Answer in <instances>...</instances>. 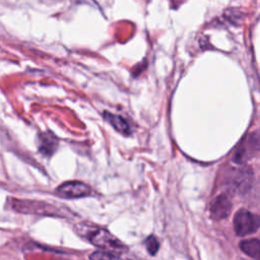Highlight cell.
Wrapping results in <instances>:
<instances>
[{
    "instance_id": "cell-12",
    "label": "cell",
    "mask_w": 260,
    "mask_h": 260,
    "mask_svg": "<svg viewBox=\"0 0 260 260\" xmlns=\"http://www.w3.org/2000/svg\"><path fill=\"white\" fill-rule=\"evenodd\" d=\"M125 260H140V259H134V258H128V259H125Z\"/></svg>"
},
{
    "instance_id": "cell-11",
    "label": "cell",
    "mask_w": 260,
    "mask_h": 260,
    "mask_svg": "<svg viewBox=\"0 0 260 260\" xmlns=\"http://www.w3.org/2000/svg\"><path fill=\"white\" fill-rule=\"evenodd\" d=\"M145 247L150 255H155L159 249V243L154 236H149L145 241Z\"/></svg>"
},
{
    "instance_id": "cell-6",
    "label": "cell",
    "mask_w": 260,
    "mask_h": 260,
    "mask_svg": "<svg viewBox=\"0 0 260 260\" xmlns=\"http://www.w3.org/2000/svg\"><path fill=\"white\" fill-rule=\"evenodd\" d=\"M233 204L230 197L225 194H220L215 197L210 204V214L214 219H222L231 213Z\"/></svg>"
},
{
    "instance_id": "cell-5",
    "label": "cell",
    "mask_w": 260,
    "mask_h": 260,
    "mask_svg": "<svg viewBox=\"0 0 260 260\" xmlns=\"http://www.w3.org/2000/svg\"><path fill=\"white\" fill-rule=\"evenodd\" d=\"M57 194L65 198H80L88 196L90 193V188L86 184L79 181L65 182L60 185L57 190Z\"/></svg>"
},
{
    "instance_id": "cell-2",
    "label": "cell",
    "mask_w": 260,
    "mask_h": 260,
    "mask_svg": "<svg viewBox=\"0 0 260 260\" xmlns=\"http://www.w3.org/2000/svg\"><path fill=\"white\" fill-rule=\"evenodd\" d=\"M88 241L94 246L102 248L106 251L114 252V251H122L124 249V245L117 239L114 235H112L109 231L105 229H94L90 231L88 234Z\"/></svg>"
},
{
    "instance_id": "cell-3",
    "label": "cell",
    "mask_w": 260,
    "mask_h": 260,
    "mask_svg": "<svg viewBox=\"0 0 260 260\" xmlns=\"http://www.w3.org/2000/svg\"><path fill=\"white\" fill-rule=\"evenodd\" d=\"M258 151H260V131H254L242 140L235 153L234 160L243 164Z\"/></svg>"
},
{
    "instance_id": "cell-9",
    "label": "cell",
    "mask_w": 260,
    "mask_h": 260,
    "mask_svg": "<svg viewBox=\"0 0 260 260\" xmlns=\"http://www.w3.org/2000/svg\"><path fill=\"white\" fill-rule=\"evenodd\" d=\"M58 145L57 138L52 133H46L41 135V141L39 149L45 155H51Z\"/></svg>"
},
{
    "instance_id": "cell-7",
    "label": "cell",
    "mask_w": 260,
    "mask_h": 260,
    "mask_svg": "<svg viewBox=\"0 0 260 260\" xmlns=\"http://www.w3.org/2000/svg\"><path fill=\"white\" fill-rule=\"evenodd\" d=\"M239 247L249 257L255 260H260V240L258 239L244 240L240 243Z\"/></svg>"
},
{
    "instance_id": "cell-8",
    "label": "cell",
    "mask_w": 260,
    "mask_h": 260,
    "mask_svg": "<svg viewBox=\"0 0 260 260\" xmlns=\"http://www.w3.org/2000/svg\"><path fill=\"white\" fill-rule=\"evenodd\" d=\"M105 119L120 133L124 135H128L130 133V126L125 119L120 116L111 114L109 112L105 113Z\"/></svg>"
},
{
    "instance_id": "cell-10",
    "label": "cell",
    "mask_w": 260,
    "mask_h": 260,
    "mask_svg": "<svg viewBox=\"0 0 260 260\" xmlns=\"http://www.w3.org/2000/svg\"><path fill=\"white\" fill-rule=\"evenodd\" d=\"M90 260H120L119 257L110 251H94L89 255Z\"/></svg>"
},
{
    "instance_id": "cell-4",
    "label": "cell",
    "mask_w": 260,
    "mask_h": 260,
    "mask_svg": "<svg viewBox=\"0 0 260 260\" xmlns=\"http://www.w3.org/2000/svg\"><path fill=\"white\" fill-rule=\"evenodd\" d=\"M252 171L248 167H242L232 172L229 184L230 188L236 192L247 191L252 183Z\"/></svg>"
},
{
    "instance_id": "cell-1",
    "label": "cell",
    "mask_w": 260,
    "mask_h": 260,
    "mask_svg": "<svg viewBox=\"0 0 260 260\" xmlns=\"http://www.w3.org/2000/svg\"><path fill=\"white\" fill-rule=\"evenodd\" d=\"M234 228L241 237L254 234L260 228V216L247 209H240L234 216Z\"/></svg>"
}]
</instances>
